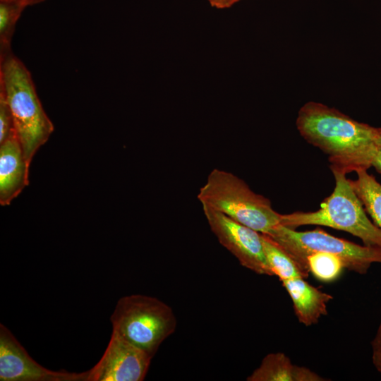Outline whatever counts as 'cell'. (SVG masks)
I'll list each match as a JSON object with an SVG mask.
<instances>
[{"instance_id":"obj_1","label":"cell","mask_w":381,"mask_h":381,"mask_svg":"<svg viewBox=\"0 0 381 381\" xmlns=\"http://www.w3.org/2000/svg\"><path fill=\"white\" fill-rule=\"evenodd\" d=\"M296 124L307 142L329 156L332 172L346 175L372 167L377 128L316 102H308L301 107Z\"/></svg>"},{"instance_id":"obj_2","label":"cell","mask_w":381,"mask_h":381,"mask_svg":"<svg viewBox=\"0 0 381 381\" xmlns=\"http://www.w3.org/2000/svg\"><path fill=\"white\" fill-rule=\"evenodd\" d=\"M0 89L6 96L16 135L30 164L54 126L42 106L30 71L13 52L0 59Z\"/></svg>"},{"instance_id":"obj_3","label":"cell","mask_w":381,"mask_h":381,"mask_svg":"<svg viewBox=\"0 0 381 381\" xmlns=\"http://www.w3.org/2000/svg\"><path fill=\"white\" fill-rule=\"evenodd\" d=\"M202 206L220 212L260 234L279 224L280 214L269 199L255 193L235 174L219 169L209 174L197 195Z\"/></svg>"},{"instance_id":"obj_4","label":"cell","mask_w":381,"mask_h":381,"mask_svg":"<svg viewBox=\"0 0 381 381\" xmlns=\"http://www.w3.org/2000/svg\"><path fill=\"white\" fill-rule=\"evenodd\" d=\"M332 173L334 189L319 210L280 214L279 224L292 229L305 225L325 226L350 233L365 246L381 248V231L367 217L350 180L343 173Z\"/></svg>"},{"instance_id":"obj_5","label":"cell","mask_w":381,"mask_h":381,"mask_svg":"<svg viewBox=\"0 0 381 381\" xmlns=\"http://www.w3.org/2000/svg\"><path fill=\"white\" fill-rule=\"evenodd\" d=\"M112 331L153 357L176 327L171 308L143 294L120 298L111 315Z\"/></svg>"},{"instance_id":"obj_6","label":"cell","mask_w":381,"mask_h":381,"mask_svg":"<svg viewBox=\"0 0 381 381\" xmlns=\"http://www.w3.org/2000/svg\"><path fill=\"white\" fill-rule=\"evenodd\" d=\"M267 235L293 258L305 278L309 273L306 258L314 252L334 254L341 259L345 268L359 274L366 273L374 262L381 263V248L360 246L319 229L296 231L279 224Z\"/></svg>"},{"instance_id":"obj_7","label":"cell","mask_w":381,"mask_h":381,"mask_svg":"<svg viewBox=\"0 0 381 381\" xmlns=\"http://www.w3.org/2000/svg\"><path fill=\"white\" fill-rule=\"evenodd\" d=\"M202 207L212 233L242 266L259 274L274 275L265 255L260 233L220 212Z\"/></svg>"},{"instance_id":"obj_8","label":"cell","mask_w":381,"mask_h":381,"mask_svg":"<svg viewBox=\"0 0 381 381\" xmlns=\"http://www.w3.org/2000/svg\"><path fill=\"white\" fill-rule=\"evenodd\" d=\"M88 372L52 370L35 361L11 332L0 324L1 381H87Z\"/></svg>"},{"instance_id":"obj_9","label":"cell","mask_w":381,"mask_h":381,"mask_svg":"<svg viewBox=\"0 0 381 381\" xmlns=\"http://www.w3.org/2000/svg\"><path fill=\"white\" fill-rule=\"evenodd\" d=\"M152 357L112 331L99 361L87 370V381H142Z\"/></svg>"},{"instance_id":"obj_10","label":"cell","mask_w":381,"mask_h":381,"mask_svg":"<svg viewBox=\"0 0 381 381\" xmlns=\"http://www.w3.org/2000/svg\"><path fill=\"white\" fill-rule=\"evenodd\" d=\"M30 164L16 132L0 143V204L6 206L28 185Z\"/></svg>"},{"instance_id":"obj_11","label":"cell","mask_w":381,"mask_h":381,"mask_svg":"<svg viewBox=\"0 0 381 381\" xmlns=\"http://www.w3.org/2000/svg\"><path fill=\"white\" fill-rule=\"evenodd\" d=\"M281 282L292 300L299 322L310 326L327 314V303L332 296L309 284L302 277Z\"/></svg>"},{"instance_id":"obj_12","label":"cell","mask_w":381,"mask_h":381,"mask_svg":"<svg viewBox=\"0 0 381 381\" xmlns=\"http://www.w3.org/2000/svg\"><path fill=\"white\" fill-rule=\"evenodd\" d=\"M248 381H323L316 373L292 363L281 352L267 354L247 378Z\"/></svg>"},{"instance_id":"obj_13","label":"cell","mask_w":381,"mask_h":381,"mask_svg":"<svg viewBox=\"0 0 381 381\" xmlns=\"http://www.w3.org/2000/svg\"><path fill=\"white\" fill-rule=\"evenodd\" d=\"M356 173L357 179H349L351 184L365 210L381 231V184L367 170H360Z\"/></svg>"},{"instance_id":"obj_14","label":"cell","mask_w":381,"mask_h":381,"mask_svg":"<svg viewBox=\"0 0 381 381\" xmlns=\"http://www.w3.org/2000/svg\"><path fill=\"white\" fill-rule=\"evenodd\" d=\"M265 255L274 275L281 281L305 276L293 258L270 236L261 234Z\"/></svg>"},{"instance_id":"obj_15","label":"cell","mask_w":381,"mask_h":381,"mask_svg":"<svg viewBox=\"0 0 381 381\" xmlns=\"http://www.w3.org/2000/svg\"><path fill=\"white\" fill-rule=\"evenodd\" d=\"M25 8L12 0H0V59L12 52L11 44L16 25Z\"/></svg>"},{"instance_id":"obj_16","label":"cell","mask_w":381,"mask_h":381,"mask_svg":"<svg viewBox=\"0 0 381 381\" xmlns=\"http://www.w3.org/2000/svg\"><path fill=\"white\" fill-rule=\"evenodd\" d=\"M306 265L309 272L323 282L335 280L345 268L339 257L326 252L310 254L306 258Z\"/></svg>"},{"instance_id":"obj_17","label":"cell","mask_w":381,"mask_h":381,"mask_svg":"<svg viewBox=\"0 0 381 381\" xmlns=\"http://www.w3.org/2000/svg\"><path fill=\"white\" fill-rule=\"evenodd\" d=\"M12 114L6 96L0 89V143L15 133Z\"/></svg>"},{"instance_id":"obj_18","label":"cell","mask_w":381,"mask_h":381,"mask_svg":"<svg viewBox=\"0 0 381 381\" xmlns=\"http://www.w3.org/2000/svg\"><path fill=\"white\" fill-rule=\"evenodd\" d=\"M372 167H374L381 174V128H377L376 153L372 163Z\"/></svg>"},{"instance_id":"obj_19","label":"cell","mask_w":381,"mask_h":381,"mask_svg":"<svg viewBox=\"0 0 381 381\" xmlns=\"http://www.w3.org/2000/svg\"><path fill=\"white\" fill-rule=\"evenodd\" d=\"M373 354L381 356V320L376 334L371 342Z\"/></svg>"},{"instance_id":"obj_20","label":"cell","mask_w":381,"mask_h":381,"mask_svg":"<svg viewBox=\"0 0 381 381\" xmlns=\"http://www.w3.org/2000/svg\"><path fill=\"white\" fill-rule=\"evenodd\" d=\"M239 1L241 0H207L211 6L219 9L230 8Z\"/></svg>"},{"instance_id":"obj_21","label":"cell","mask_w":381,"mask_h":381,"mask_svg":"<svg viewBox=\"0 0 381 381\" xmlns=\"http://www.w3.org/2000/svg\"><path fill=\"white\" fill-rule=\"evenodd\" d=\"M16 1L25 7L29 6L35 5L44 1L45 0H12Z\"/></svg>"},{"instance_id":"obj_22","label":"cell","mask_w":381,"mask_h":381,"mask_svg":"<svg viewBox=\"0 0 381 381\" xmlns=\"http://www.w3.org/2000/svg\"><path fill=\"white\" fill-rule=\"evenodd\" d=\"M372 359L375 368L381 373V356L373 354Z\"/></svg>"}]
</instances>
